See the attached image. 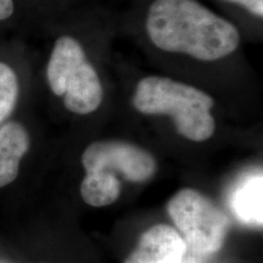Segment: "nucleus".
I'll return each instance as SVG.
<instances>
[{"mask_svg":"<svg viewBox=\"0 0 263 263\" xmlns=\"http://www.w3.org/2000/svg\"><path fill=\"white\" fill-rule=\"evenodd\" d=\"M146 32L154 45L201 61H216L236 50L240 34L233 24L196 0H155Z\"/></svg>","mask_w":263,"mask_h":263,"instance_id":"1","label":"nucleus"},{"mask_svg":"<svg viewBox=\"0 0 263 263\" xmlns=\"http://www.w3.org/2000/svg\"><path fill=\"white\" fill-rule=\"evenodd\" d=\"M133 105L146 115H168L177 132L189 140L205 141L215 133L212 98L193 85L149 76L138 83Z\"/></svg>","mask_w":263,"mask_h":263,"instance_id":"2","label":"nucleus"},{"mask_svg":"<svg viewBox=\"0 0 263 263\" xmlns=\"http://www.w3.org/2000/svg\"><path fill=\"white\" fill-rule=\"evenodd\" d=\"M50 90L64 97L67 110L78 115L94 112L103 101V85L82 45L64 35L55 42L47 67Z\"/></svg>","mask_w":263,"mask_h":263,"instance_id":"3","label":"nucleus"},{"mask_svg":"<svg viewBox=\"0 0 263 263\" xmlns=\"http://www.w3.org/2000/svg\"><path fill=\"white\" fill-rule=\"evenodd\" d=\"M168 213L194 254L209 256L222 248L229 229L228 217L201 193L180 190L171 199Z\"/></svg>","mask_w":263,"mask_h":263,"instance_id":"4","label":"nucleus"},{"mask_svg":"<svg viewBox=\"0 0 263 263\" xmlns=\"http://www.w3.org/2000/svg\"><path fill=\"white\" fill-rule=\"evenodd\" d=\"M82 163L87 173H116L129 182H145L154 176L156 161L151 154L133 144L117 140L95 141L85 149Z\"/></svg>","mask_w":263,"mask_h":263,"instance_id":"5","label":"nucleus"},{"mask_svg":"<svg viewBox=\"0 0 263 263\" xmlns=\"http://www.w3.org/2000/svg\"><path fill=\"white\" fill-rule=\"evenodd\" d=\"M186 245L172 227L157 224L146 230L124 263H183Z\"/></svg>","mask_w":263,"mask_h":263,"instance_id":"6","label":"nucleus"},{"mask_svg":"<svg viewBox=\"0 0 263 263\" xmlns=\"http://www.w3.org/2000/svg\"><path fill=\"white\" fill-rule=\"evenodd\" d=\"M262 171L246 174L230 190L229 207L240 222L246 226L262 227L263 223Z\"/></svg>","mask_w":263,"mask_h":263,"instance_id":"7","label":"nucleus"},{"mask_svg":"<svg viewBox=\"0 0 263 263\" xmlns=\"http://www.w3.org/2000/svg\"><path fill=\"white\" fill-rule=\"evenodd\" d=\"M28 147L29 137L22 124L9 122L0 128V188L16 179Z\"/></svg>","mask_w":263,"mask_h":263,"instance_id":"8","label":"nucleus"},{"mask_svg":"<svg viewBox=\"0 0 263 263\" xmlns=\"http://www.w3.org/2000/svg\"><path fill=\"white\" fill-rule=\"evenodd\" d=\"M82 197L88 205L103 207L114 203L121 194V182L107 172L87 173L81 185Z\"/></svg>","mask_w":263,"mask_h":263,"instance_id":"9","label":"nucleus"},{"mask_svg":"<svg viewBox=\"0 0 263 263\" xmlns=\"http://www.w3.org/2000/svg\"><path fill=\"white\" fill-rule=\"evenodd\" d=\"M17 97V76L9 65L0 62V123L12 112Z\"/></svg>","mask_w":263,"mask_h":263,"instance_id":"10","label":"nucleus"},{"mask_svg":"<svg viewBox=\"0 0 263 263\" xmlns=\"http://www.w3.org/2000/svg\"><path fill=\"white\" fill-rule=\"evenodd\" d=\"M229 2L238 3V4L242 5L249 11L256 16L262 17L263 16V0H229Z\"/></svg>","mask_w":263,"mask_h":263,"instance_id":"11","label":"nucleus"},{"mask_svg":"<svg viewBox=\"0 0 263 263\" xmlns=\"http://www.w3.org/2000/svg\"><path fill=\"white\" fill-rule=\"evenodd\" d=\"M14 0H0V21L8 20L14 14Z\"/></svg>","mask_w":263,"mask_h":263,"instance_id":"12","label":"nucleus"},{"mask_svg":"<svg viewBox=\"0 0 263 263\" xmlns=\"http://www.w3.org/2000/svg\"><path fill=\"white\" fill-rule=\"evenodd\" d=\"M183 263H194V262H193V261H190V259H188V261H185V262L183 261Z\"/></svg>","mask_w":263,"mask_h":263,"instance_id":"13","label":"nucleus"}]
</instances>
